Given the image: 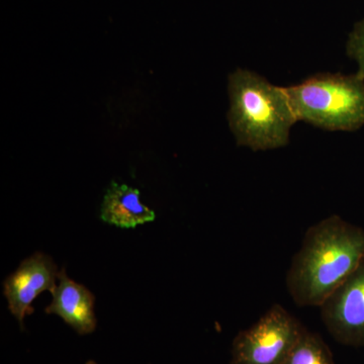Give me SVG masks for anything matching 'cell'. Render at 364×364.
<instances>
[{
    "instance_id": "6da1fadb",
    "label": "cell",
    "mask_w": 364,
    "mask_h": 364,
    "mask_svg": "<svg viewBox=\"0 0 364 364\" xmlns=\"http://www.w3.org/2000/svg\"><path fill=\"white\" fill-rule=\"evenodd\" d=\"M363 259V228L329 215L306 230L287 270V293L296 306L320 308Z\"/></svg>"
},
{
    "instance_id": "7a4b0ae2",
    "label": "cell",
    "mask_w": 364,
    "mask_h": 364,
    "mask_svg": "<svg viewBox=\"0 0 364 364\" xmlns=\"http://www.w3.org/2000/svg\"><path fill=\"white\" fill-rule=\"evenodd\" d=\"M228 91V121L237 145L254 152L287 146L298 119L286 87L272 85L256 72L239 68L230 74Z\"/></svg>"
},
{
    "instance_id": "3957f363",
    "label": "cell",
    "mask_w": 364,
    "mask_h": 364,
    "mask_svg": "<svg viewBox=\"0 0 364 364\" xmlns=\"http://www.w3.org/2000/svg\"><path fill=\"white\" fill-rule=\"evenodd\" d=\"M286 90L298 122L335 132L364 126V78L358 73L314 74Z\"/></svg>"
},
{
    "instance_id": "277c9868",
    "label": "cell",
    "mask_w": 364,
    "mask_h": 364,
    "mask_svg": "<svg viewBox=\"0 0 364 364\" xmlns=\"http://www.w3.org/2000/svg\"><path fill=\"white\" fill-rule=\"evenodd\" d=\"M306 328L279 304L235 336L231 364H284Z\"/></svg>"
},
{
    "instance_id": "5b68a950",
    "label": "cell",
    "mask_w": 364,
    "mask_h": 364,
    "mask_svg": "<svg viewBox=\"0 0 364 364\" xmlns=\"http://www.w3.org/2000/svg\"><path fill=\"white\" fill-rule=\"evenodd\" d=\"M318 309L323 324L335 341L364 347V259Z\"/></svg>"
},
{
    "instance_id": "8992f818",
    "label": "cell",
    "mask_w": 364,
    "mask_h": 364,
    "mask_svg": "<svg viewBox=\"0 0 364 364\" xmlns=\"http://www.w3.org/2000/svg\"><path fill=\"white\" fill-rule=\"evenodd\" d=\"M59 270L47 254L33 253L21 263L18 269L4 282V296L9 309L23 329L26 316L32 315V303L40 294L56 289Z\"/></svg>"
},
{
    "instance_id": "52a82bcc",
    "label": "cell",
    "mask_w": 364,
    "mask_h": 364,
    "mask_svg": "<svg viewBox=\"0 0 364 364\" xmlns=\"http://www.w3.org/2000/svg\"><path fill=\"white\" fill-rule=\"evenodd\" d=\"M59 284L52 291V303L45 312L59 316L79 335L91 334L97 329L95 296L82 284L74 282L62 268L58 275Z\"/></svg>"
},
{
    "instance_id": "ba28073f",
    "label": "cell",
    "mask_w": 364,
    "mask_h": 364,
    "mask_svg": "<svg viewBox=\"0 0 364 364\" xmlns=\"http://www.w3.org/2000/svg\"><path fill=\"white\" fill-rule=\"evenodd\" d=\"M100 218L107 224L132 229L154 221L156 215L141 202L138 189L112 181L102 200Z\"/></svg>"
},
{
    "instance_id": "9c48e42d",
    "label": "cell",
    "mask_w": 364,
    "mask_h": 364,
    "mask_svg": "<svg viewBox=\"0 0 364 364\" xmlns=\"http://www.w3.org/2000/svg\"><path fill=\"white\" fill-rule=\"evenodd\" d=\"M284 364H335V361L322 337L306 329Z\"/></svg>"
},
{
    "instance_id": "30bf717a",
    "label": "cell",
    "mask_w": 364,
    "mask_h": 364,
    "mask_svg": "<svg viewBox=\"0 0 364 364\" xmlns=\"http://www.w3.org/2000/svg\"><path fill=\"white\" fill-rule=\"evenodd\" d=\"M346 51L358 64V73L364 78V20L354 26L347 41Z\"/></svg>"
},
{
    "instance_id": "8fae6325",
    "label": "cell",
    "mask_w": 364,
    "mask_h": 364,
    "mask_svg": "<svg viewBox=\"0 0 364 364\" xmlns=\"http://www.w3.org/2000/svg\"><path fill=\"white\" fill-rule=\"evenodd\" d=\"M85 364H98V363H97V361L90 360V361H87V363H86Z\"/></svg>"
}]
</instances>
